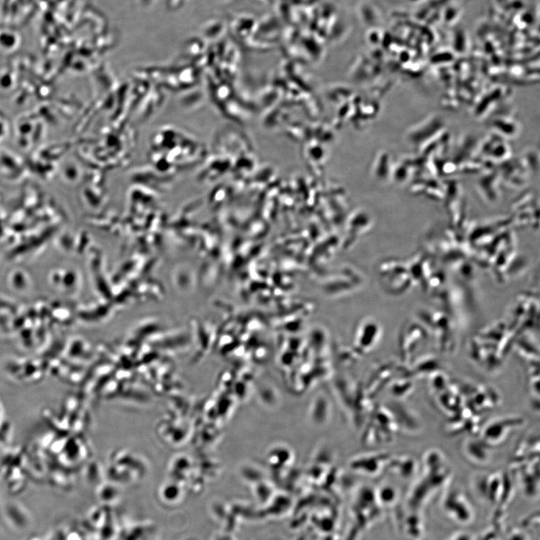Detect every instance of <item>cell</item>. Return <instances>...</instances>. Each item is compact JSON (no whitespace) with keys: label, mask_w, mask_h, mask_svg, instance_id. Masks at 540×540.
<instances>
[{"label":"cell","mask_w":540,"mask_h":540,"mask_svg":"<svg viewBox=\"0 0 540 540\" xmlns=\"http://www.w3.org/2000/svg\"><path fill=\"white\" fill-rule=\"evenodd\" d=\"M462 390L465 405L480 415L496 409L501 402L498 392L487 386L468 384L462 386Z\"/></svg>","instance_id":"6da1fadb"},{"label":"cell","mask_w":540,"mask_h":540,"mask_svg":"<svg viewBox=\"0 0 540 540\" xmlns=\"http://www.w3.org/2000/svg\"><path fill=\"white\" fill-rule=\"evenodd\" d=\"M524 423V419L518 416L498 418L491 421L482 428L480 437L483 442L494 449V448L505 443L510 435L516 429L523 426Z\"/></svg>","instance_id":"7a4b0ae2"},{"label":"cell","mask_w":540,"mask_h":540,"mask_svg":"<svg viewBox=\"0 0 540 540\" xmlns=\"http://www.w3.org/2000/svg\"><path fill=\"white\" fill-rule=\"evenodd\" d=\"M428 337L427 331L417 323H409L402 329L400 337V354L402 362L408 365L421 344Z\"/></svg>","instance_id":"3957f363"},{"label":"cell","mask_w":540,"mask_h":540,"mask_svg":"<svg viewBox=\"0 0 540 540\" xmlns=\"http://www.w3.org/2000/svg\"><path fill=\"white\" fill-rule=\"evenodd\" d=\"M493 448L482 441L480 437H471L464 441L463 452L471 462L487 464L491 460Z\"/></svg>","instance_id":"277c9868"},{"label":"cell","mask_w":540,"mask_h":540,"mask_svg":"<svg viewBox=\"0 0 540 540\" xmlns=\"http://www.w3.org/2000/svg\"><path fill=\"white\" fill-rule=\"evenodd\" d=\"M430 387L436 393L440 394L451 385V381L448 375L441 370L433 372L428 376Z\"/></svg>","instance_id":"5b68a950"},{"label":"cell","mask_w":540,"mask_h":540,"mask_svg":"<svg viewBox=\"0 0 540 540\" xmlns=\"http://www.w3.org/2000/svg\"><path fill=\"white\" fill-rule=\"evenodd\" d=\"M391 462L402 474L409 475L415 471L418 462L413 456L401 455L391 460Z\"/></svg>","instance_id":"8992f818"},{"label":"cell","mask_w":540,"mask_h":540,"mask_svg":"<svg viewBox=\"0 0 540 540\" xmlns=\"http://www.w3.org/2000/svg\"><path fill=\"white\" fill-rule=\"evenodd\" d=\"M413 378L407 376H401V378L399 380L394 386L392 387V391L394 394L398 397H406L410 394V392L415 390V384Z\"/></svg>","instance_id":"52a82bcc"},{"label":"cell","mask_w":540,"mask_h":540,"mask_svg":"<svg viewBox=\"0 0 540 540\" xmlns=\"http://www.w3.org/2000/svg\"><path fill=\"white\" fill-rule=\"evenodd\" d=\"M171 7H180L182 4L184 3L186 0H169Z\"/></svg>","instance_id":"ba28073f"},{"label":"cell","mask_w":540,"mask_h":540,"mask_svg":"<svg viewBox=\"0 0 540 540\" xmlns=\"http://www.w3.org/2000/svg\"><path fill=\"white\" fill-rule=\"evenodd\" d=\"M155 0H139V2L145 6H149L153 3Z\"/></svg>","instance_id":"9c48e42d"}]
</instances>
